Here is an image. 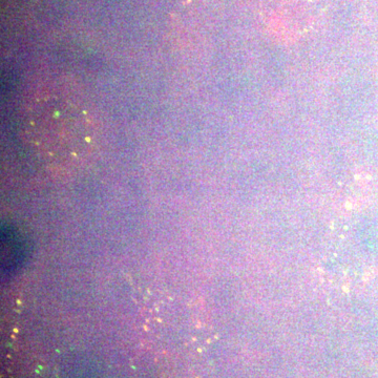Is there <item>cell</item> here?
<instances>
[{
  "instance_id": "1",
  "label": "cell",
  "mask_w": 378,
  "mask_h": 378,
  "mask_svg": "<svg viewBox=\"0 0 378 378\" xmlns=\"http://www.w3.org/2000/svg\"><path fill=\"white\" fill-rule=\"evenodd\" d=\"M25 140L46 158H76L93 143L88 119L73 104L46 101L26 119Z\"/></svg>"
}]
</instances>
